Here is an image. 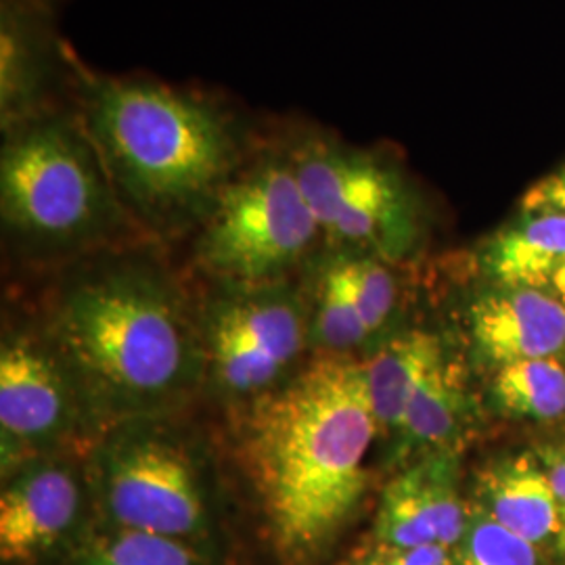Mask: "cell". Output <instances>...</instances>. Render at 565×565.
Listing matches in <instances>:
<instances>
[{"label":"cell","instance_id":"obj_1","mask_svg":"<svg viewBox=\"0 0 565 565\" xmlns=\"http://www.w3.org/2000/svg\"><path fill=\"white\" fill-rule=\"evenodd\" d=\"M70 266L46 335L99 436L128 419L174 415L205 384L202 315L177 277L141 242Z\"/></svg>","mask_w":565,"mask_h":565},{"label":"cell","instance_id":"obj_26","mask_svg":"<svg viewBox=\"0 0 565 565\" xmlns=\"http://www.w3.org/2000/svg\"><path fill=\"white\" fill-rule=\"evenodd\" d=\"M545 291H548L555 300L565 306V264L551 277V281L546 285Z\"/></svg>","mask_w":565,"mask_h":565},{"label":"cell","instance_id":"obj_25","mask_svg":"<svg viewBox=\"0 0 565 565\" xmlns=\"http://www.w3.org/2000/svg\"><path fill=\"white\" fill-rule=\"evenodd\" d=\"M522 212H551L565 216V166L534 182L520 202Z\"/></svg>","mask_w":565,"mask_h":565},{"label":"cell","instance_id":"obj_4","mask_svg":"<svg viewBox=\"0 0 565 565\" xmlns=\"http://www.w3.org/2000/svg\"><path fill=\"white\" fill-rule=\"evenodd\" d=\"M2 235L34 260H81L141 242L74 105L2 130Z\"/></svg>","mask_w":565,"mask_h":565},{"label":"cell","instance_id":"obj_8","mask_svg":"<svg viewBox=\"0 0 565 565\" xmlns=\"http://www.w3.org/2000/svg\"><path fill=\"white\" fill-rule=\"evenodd\" d=\"M291 282L221 285L203 310L205 382L249 404L285 384L310 345V306Z\"/></svg>","mask_w":565,"mask_h":565},{"label":"cell","instance_id":"obj_22","mask_svg":"<svg viewBox=\"0 0 565 565\" xmlns=\"http://www.w3.org/2000/svg\"><path fill=\"white\" fill-rule=\"evenodd\" d=\"M457 565H539L536 545L507 530L482 507H469L463 539L455 546Z\"/></svg>","mask_w":565,"mask_h":565},{"label":"cell","instance_id":"obj_2","mask_svg":"<svg viewBox=\"0 0 565 565\" xmlns=\"http://www.w3.org/2000/svg\"><path fill=\"white\" fill-rule=\"evenodd\" d=\"M377 431L364 363L352 356L323 354L245 404L243 467L282 565L317 564L354 520Z\"/></svg>","mask_w":565,"mask_h":565},{"label":"cell","instance_id":"obj_18","mask_svg":"<svg viewBox=\"0 0 565 565\" xmlns=\"http://www.w3.org/2000/svg\"><path fill=\"white\" fill-rule=\"evenodd\" d=\"M312 275L310 345L327 356H350L352 350L371 340L361 310L345 279L340 256L321 245L306 264Z\"/></svg>","mask_w":565,"mask_h":565},{"label":"cell","instance_id":"obj_12","mask_svg":"<svg viewBox=\"0 0 565 565\" xmlns=\"http://www.w3.org/2000/svg\"><path fill=\"white\" fill-rule=\"evenodd\" d=\"M459 448H443L415 459L385 486L375 518L377 543L455 546L463 539L469 507L459 492Z\"/></svg>","mask_w":565,"mask_h":565},{"label":"cell","instance_id":"obj_21","mask_svg":"<svg viewBox=\"0 0 565 565\" xmlns=\"http://www.w3.org/2000/svg\"><path fill=\"white\" fill-rule=\"evenodd\" d=\"M333 249L340 256L345 279L373 340L387 327L392 312L396 308L398 282L390 268L392 264L369 254H359V252L340 249V247H333Z\"/></svg>","mask_w":565,"mask_h":565},{"label":"cell","instance_id":"obj_23","mask_svg":"<svg viewBox=\"0 0 565 565\" xmlns=\"http://www.w3.org/2000/svg\"><path fill=\"white\" fill-rule=\"evenodd\" d=\"M354 565H457L452 546L431 543L419 546H390L377 543Z\"/></svg>","mask_w":565,"mask_h":565},{"label":"cell","instance_id":"obj_24","mask_svg":"<svg viewBox=\"0 0 565 565\" xmlns=\"http://www.w3.org/2000/svg\"><path fill=\"white\" fill-rule=\"evenodd\" d=\"M534 452L545 465L546 473L553 484L557 511H559V534H557L555 546L559 557L565 559V438L555 443H543L534 448Z\"/></svg>","mask_w":565,"mask_h":565},{"label":"cell","instance_id":"obj_6","mask_svg":"<svg viewBox=\"0 0 565 565\" xmlns=\"http://www.w3.org/2000/svg\"><path fill=\"white\" fill-rule=\"evenodd\" d=\"M193 258L221 285L285 281L323 245L281 130L263 137L193 233Z\"/></svg>","mask_w":565,"mask_h":565},{"label":"cell","instance_id":"obj_20","mask_svg":"<svg viewBox=\"0 0 565 565\" xmlns=\"http://www.w3.org/2000/svg\"><path fill=\"white\" fill-rule=\"evenodd\" d=\"M67 565L214 564L203 546L160 534L99 525Z\"/></svg>","mask_w":565,"mask_h":565},{"label":"cell","instance_id":"obj_10","mask_svg":"<svg viewBox=\"0 0 565 565\" xmlns=\"http://www.w3.org/2000/svg\"><path fill=\"white\" fill-rule=\"evenodd\" d=\"M97 518L86 463L36 457L2 478L0 559L4 565L70 564Z\"/></svg>","mask_w":565,"mask_h":565},{"label":"cell","instance_id":"obj_7","mask_svg":"<svg viewBox=\"0 0 565 565\" xmlns=\"http://www.w3.org/2000/svg\"><path fill=\"white\" fill-rule=\"evenodd\" d=\"M281 135L324 245L387 264L417 249L422 200L398 163L315 124H287Z\"/></svg>","mask_w":565,"mask_h":565},{"label":"cell","instance_id":"obj_9","mask_svg":"<svg viewBox=\"0 0 565 565\" xmlns=\"http://www.w3.org/2000/svg\"><path fill=\"white\" fill-rule=\"evenodd\" d=\"M2 478L36 457L93 445L99 431L51 338L9 333L0 348Z\"/></svg>","mask_w":565,"mask_h":565},{"label":"cell","instance_id":"obj_16","mask_svg":"<svg viewBox=\"0 0 565 565\" xmlns=\"http://www.w3.org/2000/svg\"><path fill=\"white\" fill-rule=\"evenodd\" d=\"M469 394L463 373L445 356L427 369L415 387L403 422L396 431V457L419 459L427 452L457 448L455 440L461 436L469 419Z\"/></svg>","mask_w":565,"mask_h":565},{"label":"cell","instance_id":"obj_15","mask_svg":"<svg viewBox=\"0 0 565 565\" xmlns=\"http://www.w3.org/2000/svg\"><path fill=\"white\" fill-rule=\"evenodd\" d=\"M478 260L497 287L546 289L565 264V216L520 212L482 243Z\"/></svg>","mask_w":565,"mask_h":565},{"label":"cell","instance_id":"obj_19","mask_svg":"<svg viewBox=\"0 0 565 565\" xmlns=\"http://www.w3.org/2000/svg\"><path fill=\"white\" fill-rule=\"evenodd\" d=\"M490 394L509 417L553 422L565 415V364L559 359H527L494 369Z\"/></svg>","mask_w":565,"mask_h":565},{"label":"cell","instance_id":"obj_17","mask_svg":"<svg viewBox=\"0 0 565 565\" xmlns=\"http://www.w3.org/2000/svg\"><path fill=\"white\" fill-rule=\"evenodd\" d=\"M445 356L440 338L411 329L382 343L364 363V380L371 408L382 434H396L408 401L427 369Z\"/></svg>","mask_w":565,"mask_h":565},{"label":"cell","instance_id":"obj_11","mask_svg":"<svg viewBox=\"0 0 565 565\" xmlns=\"http://www.w3.org/2000/svg\"><path fill=\"white\" fill-rule=\"evenodd\" d=\"M74 53L55 0H0V132L72 103Z\"/></svg>","mask_w":565,"mask_h":565},{"label":"cell","instance_id":"obj_5","mask_svg":"<svg viewBox=\"0 0 565 565\" xmlns=\"http://www.w3.org/2000/svg\"><path fill=\"white\" fill-rule=\"evenodd\" d=\"M103 527L203 546L214 532V488L198 445L166 417L111 425L86 459Z\"/></svg>","mask_w":565,"mask_h":565},{"label":"cell","instance_id":"obj_27","mask_svg":"<svg viewBox=\"0 0 565 565\" xmlns=\"http://www.w3.org/2000/svg\"><path fill=\"white\" fill-rule=\"evenodd\" d=\"M350 565H354V564H350Z\"/></svg>","mask_w":565,"mask_h":565},{"label":"cell","instance_id":"obj_13","mask_svg":"<svg viewBox=\"0 0 565 565\" xmlns=\"http://www.w3.org/2000/svg\"><path fill=\"white\" fill-rule=\"evenodd\" d=\"M476 354L494 369L565 352V306L545 289L492 285L469 308Z\"/></svg>","mask_w":565,"mask_h":565},{"label":"cell","instance_id":"obj_14","mask_svg":"<svg viewBox=\"0 0 565 565\" xmlns=\"http://www.w3.org/2000/svg\"><path fill=\"white\" fill-rule=\"evenodd\" d=\"M476 505L532 545L557 541L559 511L545 465L534 450L499 457L476 476Z\"/></svg>","mask_w":565,"mask_h":565},{"label":"cell","instance_id":"obj_3","mask_svg":"<svg viewBox=\"0 0 565 565\" xmlns=\"http://www.w3.org/2000/svg\"><path fill=\"white\" fill-rule=\"evenodd\" d=\"M72 103L124 207L156 239L193 235L263 139L223 99L76 57Z\"/></svg>","mask_w":565,"mask_h":565}]
</instances>
